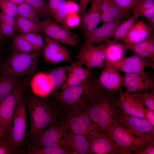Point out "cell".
Returning a JSON list of instances; mask_svg holds the SVG:
<instances>
[{
  "instance_id": "1",
  "label": "cell",
  "mask_w": 154,
  "mask_h": 154,
  "mask_svg": "<svg viewBox=\"0 0 154 154\" xmlns=\"http://www.w3.org/2000/svg\"><path fill=\"white\" fill-rule=\"evenodd\" d=\"M26 99L30 122L28 135L33 141L40 132L60 119L63 111L58 105L39 96H31Z\"/></svg>"
},
{
  "instance_id": "2",
  "label": "cell",
  "mask_w": 154,
  "mask_h": 154,
  "mask_svg": "<svg viewBox=\"0 0 154 154\" xmlns=\"http://www.w3.org/2000/svg\"><path fill=\"white\" fill-rule=\"evenodd\" d=\"M101 89L97 79L89 78L79 85L61 89L57 94L56 99L65 114H77L83 112L86 105Z\"/></svg>"
},
{
  "instance_id": "3",
  "label": "cell",
  "mask_w": 154,
  "mask_h": 154,
  "mask_svg": "<svg viewBox=\"0 0 154 154\" xmlns=\"http://www.w3.org/2000/svg\"><path fill=\"white\" fill-rule=\"evenodd\" d=\"M113 93L101 89L86 105L83 112L100 129L105 131L116 123L118 113Z\"/></svg>"
},
{
  "instance_id": "4",
  "label": "cell",
  "mask_w": 154,
  "mask_h": 154,
  "mask_svg": "<svg viewBox=\"0 0 154 154\" xmlns=\"http://www.w3.org/2000/svg\"><path fill=\"white\" fill-rule=\"evenodd\" d=\"M40 52H21L14 50L5 61L1 70L0 78L19 77L35 71Z\"/></svg>"
},
{
  "instance_id": "5",
  "label": "cell",
  "mask_w": 154,
  "mask_h": 154,
  "mask_svg": "<svg viewBox=\"0 0 154 154\" xmlns=\"http://www.w3.org/2000/svg\"><path fill=\"white\" fill-rule=\"evenodd\" d=\"M26 99L23 96L16 105L8 129V136L12 146L16 151L23 145L27 127Z\"/></svg>"
},
{
  "instance_id": "6",
  "label": "cell",
  "mask_w": 154,
  "mask_h": 154,
  "mask_svg": "<svg viewBox=\"0 0 154 154\" xmlns=\"http://www.w3.org/2000/svg\"><path fill=\"white\" fill-rule=\"evenodd\" d=\"M34 72H31L6 97L0 101V128L5 135L8 129L17 103L23 96Z\"/></svg>"
},
{
  "instance_id": "7",
  "label": "cell",
  "mask_w": 154,
  "mask_h": 154,
  "mask_svg": "<svg viewBox=\"0 0 154 154\" xmlns=\"http://www.w3.org/2000/svg\"><path fill=\"white\" fill-rule=\"evenodd\" d=\"M105 131L118 146L119 154H133L149 143L141 137L134 136L116 123L108 127Z\"/></svg>"
},
{
  "instance_id": "8",
  "label": "cell",
  "mask_w": 154,
  "mask_h": 154,
  "mask_svg": "<svg viewBox=\"0 0 154 154\" xmlns=\"http://www.w3.org/2000/svg\"><path fill=\"white\" fill-rule=\"evenodd\" d=\"M117 111L116 120L117 125L149 143L154 141V126L145 119L131 116L118 109Z\"/></svg>"
},
{
  "instance_id": "9",
  "label": "cell",
  "mask_w": 154,
  "mask_h": 154,
  "mask_svg": "<svg viewBox=\"0 0 154 154\" xmlns=\"http://www.w3.org/2000/svg\"><path fill=\"white\" fill-rule=\"evenodd\" d=\"M85 136L88 142L91 154H119V148L116 144L105 131L95 124Z\"/></svg>"
},
{
  "instance_id": "10",
  "label": "cell",
  "mask_w": 154,
  "mask_h": 154,
  "mask_svg": "<svg viewBox=\"0 0 154 154\" xmlns=\"http://www.w3.org/2000/svg\"><path fill=\"white\" fill-rule=\"evenodd\" d=\"M107 42L95 45L86 41L84 43L76 57V62L84 65L86 68H101L104 66L105 48Z\"/></svg>"
},
{
  "instance_id": "11",
  "label": "cell",
  "mask_w": 154,
  "mask_h": 154,
  "mask_svg": "<svg viewBox=\"0 0 154 154\" xmlns=\"http://www.w3.org/2000/svg\"><path fill=\"white\" fill-rule=\"evenodd\" d=\"M66 129L61 119H58L40 132L33 141L32 144L38 147H61Z\"/></svg>"
},
{
  "instance_id": "12",
  "label": "cell",
  "mask_w": 154,
  "mask_h": 154,
  "mask_svg": "<svg viewBox=\"0 0 154 154\" xmlns=\"http://www.w3.org/2000/svg\"><path fill=\"white\" fill-rule=\"evenodd\" d=\"M44 44L42 51L44 62L53 65L64 62H74L66 47L44 35Z\"/></svg>"
},
{
  "instance_id": "13",
  "label": "cell",
  "mask_w": 154,
  "mask_h": 154,
  "mask_svg": "<svg viewBox=\"0 0 154 154\" xmlns=\"http://www.w3.org/2000/svg\"><path fill=\"white\" fill-rule=\"evenodd\" d=\"M42 33L44 35L60 43L74 47L79 41L76 36L69 29L49 19L41 22Z\"/></svg>"
},
{
  "instance_id": "14",
  "label": "cell",
  "mask_w": 154,
  "mask_h": 154,
  "mask_svg": "<svg viewBox=\"0 0 154 154\" xmlns=\"http://www.w3.org/2000/svg\"><path fill=\"white\" fill-rule=\"evenodd\" d=\"M154 62L150 59L143 58L134 54L129 56L124 57L117 62L105 63L125 74H130L144 73L145 72V69L148 67L154 69Z\"/></svg>"
},
{
  "instance_id": "15",
  "label": "cell",
  "mask_w": 154,
  "mask_h": 154,
  "mask_svg": "<svg viewBox=\"0 0 154 154\" xmlns=\"http://www.w3.org/2000/svg\"><path fill=\"white\" fill-rule=\"evenodd\" d=\"M61 119L66 129L74 133L84 136L95 125L84 112L75 114H63Z\"/></svg>"
},
{
  "instance_id": "16",
  "label": "cell",
  "mask_w": 154,
  "mask_h": 154,
  "mask_svg": "<svg viewBox=\"0 0 154 154\" xmlns=\"http://www.w3.org/2000/svg\"><path fill=\"white\" fill-rule=\"evenodd\" d=\"M122 85L126 88V93H135L149 91L154 88L153 79L147 72L125 74L122 76Z\"/></svg>"
},
{
  "instance_id": "17",
  "label": "cell",
  "mask_w": 154,
  "mask_h": 154,
  "mask_svg": "<svg viewBox=\"0 0 154 154\" xmlns=\"http://www.w3.org/2000/svg\"><path fill=\"white\" fill-rule=\"evenodd\" d=\"M117 109L131 116L144 118L146 108L136 93H126L121 95L116 102Z\"/></svg>"
},
{
  "instance_id": "18",
  "label": "cell",
  "mask_w": 154,
  "mask_h": 154,
  "mask_svg": "<svg viewBox=\"0 0 154 154\" xmlns=\"http://www.w3.org/2000/svg\"><path fill=\"white\" fill-rule=\"evenodd\" d=\"M61 147L70 154H91L85 137L74 133L67 129L64 132Z\"/></svg>"
},
{
  "instance_id": "19",
  "label": "cell",
  "mask_w": 154,
  "mask_h": 154,
  "mask_svg": "<svg viewBox=\"0 0 154 154\" xmlns=\"http://www.w3.org/2000/svg\"><path fill=\"white\" fill-rule=\"evenodd\" d=\"M104 66L97 79L99 86L101 89L112 93L118 91L122 86V76L118 70L109 64L105 63Z\"/></svg>"
},
{
  "instance_id": "20",
  "label": "cell",
  "mask_w": 154,
  "mask_h": 154,
  "mask_svg": "<svg viewBox=\"0 0 154 154\" xmlns=\"http://www.w3.org/2000/svg\"><path fill=\"white\" fill-rule=\"evenodd\" d=\"M154 30L145 22L137 20L121 40L122 43L132 45L141 42L153 36Z\"/></svg>"
},
{
  "instance_id": "21",
  "label": "cell",
  "mask_w": 154,
  "mask_h": 154,
  "mask_svg": "<svg viewBox=\"0 0 154 154\" xmlns=\"http://www.w3.org/2000/svg\"><path fill=\"white\" fill-rule=\"evenodd\" d=\"M123 21L122 20L105 23L100 27H98L89 34L84 36L85 41L94 44L108 42Z\"/></svg>"
},
{
  "instance_id": "22",
  "label": "cell",
  "mask_w": 154,
  "mask_h": 154,
  "mask_svg": "<svg viewBox=\"0 0 154 154\" xmlns=\"http://www.w3.org/2000/svg\"><path fill=\"white\" fill-rule=\"evenodd\" d=\"M91 70L92 69L84 68L82 65L74 62L66 81L60 89L77 86L84 83L89 78Z\"/></svg>"
},
{
  "instance_id": "23",
  "label": "cell",
  "mask_w": 154,
  "mask_h": 154,
  "mask_svg": "<svg viewBox=\"0 0 154 154\" xmlns=\"http://www.w3.org/2000/svg\"><path fill=\"white\" fill-rule=\"evenodd\" d=\"M30 80L31 89L38 96L45 97L54 91L47 72H38L31 77Z\"/></svg>"
},
{
  "instance_id": "24",
  "label": "cell",
  "mask_w": 154,
  "mask_h": 154,
  "mask_svg": "<svg viewBox=\"0 0 154 154\" xmlns=\"http://www.w3.org/2000/svg\"><path fill=\"white\" fill-rule=\"evenodd\" d=\"M122 44L126 50L132 51L142 58H149L154 62L153 36L135 44L127 45L122 43Z\"/></svg>"
},
{
  "instance_id": "25",
  "label": "cell",
  "mask_w": 154,
  "mask_h": 154,
  "mask_svg": "<svg viewBox=\"0 0 154 154\" xmlns=\"http://www.w3.org/2000/svg\"><path fill=\"white\" fill-rule=\"evenodd\" d=\"M73 65V63L69 66H60L47 72L54 90L60 88L65 83Z\"/></svg>"
},
{
  "instance_id": "26",
  "label": "cell",
  "mask_w": 154,
  "mask_h": 154,
  "mask_svg": "<svg viewBox=\"0 0 154 154\" xmlns=\"http://www.w3.org/2000/svg\"><path fill=\"white\" fill-rule=\"evenodd\" d=\"M107 42L105 48V62H117L124 57L126 49L122 43L110 40Z\"/></svg>"
},
{
  "instance_id": "27",
  "label": "cell",
  "mask_w": 154,
  "mask_h": 154,
  "mask_svg": "<svg viewBox=\"0 0 154 154\" xmlns=\"http://www.w3.org/2000/svg\"><path fill=\"white\" fill-rule=\"evenodd\" d=\"M16 31L21 34L31 33H42L41 25L18 15L15 17Z\"/></svg>"
},
{
  "instance_id": "28",
  "label": "cell",
  "mask_w": 154,
  "mask_h": 154,
  "mask_svg": "<svg viewBox=\"0 0 154 154\" xmlns=\"http://www.w3.org/2000/svg\"><path fill=\"white\" fill-rule=\"evenodd\" d=\"M139 17L137 15L132 14L127 20L123 21L116 29L112 36V41L117 42L119 40H122Z\"/></svg>"
},
{
  "instance_id": "29",
  "label": "cell",
  "mask_w": 154,
  "mask_h": 154,
  "mask_svg": "<svg viewBox=\"0 0 154 154\" xmlns=\"http://www.w3.org/2000/svg\"><path fill=\"white\" fill-rule=\"evenodd\" d=\"M27 153L28 154H70L61 147H38L27 143Z\"/></svg>"
},
{
  "instance_id": "30",
  "label": "cell",
  "mask_w": 154,
  "mask_h": 154,
  "mask_svg": "<svg viewBox=\"0 0 154 154\" xmlns=\"http://www.w3.org/2000/svg\"><path fill=\"white\" fill-rule=\"evenodd\" d=\"M18 15L22 16L38 25L41 22L35 9L26 2L17 5Z\"/></svg>"
},
{
  "instance_id": "31",
  "label": "cell",
  "mask_w": 154,
  "mask_h": 154,
  "mask_svg": "<svg viewBox=\"0 0 154 154\" xmlns=\"http://www.w3.org/2000/svg\"><path fill=\"white\" fill-rule=\"evenodd\" d=\"M21 77H0V101L7 96L20 82Z\"/></svg>"
},
{
  "instance_id": "32",
  "label": "cell",
  "mask_w": 154,
  "mask_h": 154,
  "mask_svg": "<svg viewBox=\"0 0 154 154\" xmlns=\"http://www.w3.org/2000/svg\"><path fill=\"white\" fill-rule=\"evenodd\" d=\"M90 2V7L88 12L90 16V22L88 25L83 33L84 36L97 27L100 22L101 13L100 10L94 3Z\"/></svg>"
},
{
  "instance_id": "33",
  "label": "cell",
  "mask_w": 154,
  "mask_h": 154,
  "mask_svg": "<svg viewBox=\"0 0 154 154\" xmlns=\"http://www.w3.org/2000/svg\"><path fill=\"white\" fill-rule=\"evenodd\" d=\"M13 37L14 50L25 53L33 51V46L21 34H15Z\"/></svg>"
},
{
  "instance_id": "34",
  "label": "cell",
  "mask_w": 154,
  "mask_h": 154,
  "mask_svg": "<svg viewBox=\"0 0 154 154\" xmlns=\"http://www.w3.org/2000/svg\"><path fill=\"white\" fill-rule=\"evenodd\" d=\"M36 11L39 16L42 18H48L50 15L48 10L46 0H25Z\"/></svg>"
},
{
  "instance_id": "35",
  "label": "cell",
  "mask_w": 154,
  "mask_h": 154,
  "mask_svg": "<svg viewBox=\"0 0 154 154\" xmlns=\"http://www.w3.org/2000/svg\"><path fill=\"white\" fill-rule=\"evenodd\" d=\"M154 6V0H137L131 9L130 12L140 17L144 10Z\"/></svg>"
},
{
  "instance_id": "36",
  "label": "cell",
  "mask_w": 154,
  "mask_h": 154,
  "mask_svg": "<svg viewBox=\"0 0 154 154\" xmlns=\"http://www.w3.org/2000/svg\"><path fill=\"white\" fill-rule=\"evenodd\" d=\"M136 93L145 107L154 110V91H144Z\"/></svg>"
},
{
  "instance_id": "37",
  "label": "cell",
  "mask_w": 154,
  "mask_h": 154,
  "mask_svg": "<svg viewBox=\"0 0 154 154\" xmlns=\"http://www.w3.org/2000/svg\"><path fill=\"white\" fill-rule=\"evenodd\" d=\"M17 5L9 0H0V7L2 13L15 17L18 15Z\"/></svg>"
},
{
  "instance_id": "38",
  "label": "cell",
  "mask_w": 154,
  "mask_h": 154,
  "mask_svg": "<svg viewBox=\"0 0 154 154\" xmlns=\"http://www.w3.org/2000/svg\"><path fill=\"white\" fill-rule=\"evenodd\" d=\"M81 17L78 13L69 15L61 23L62 25L69 29L75 28L80 25Z\"/></svg>"
},
{
  "instance_id": "39",
  "label": "cell",
  "mask_w": 154,
  "mask_h": 154,
  "mask_svg": "<svg viewBox=\"0 0 154 154\" xmlns=\"http://www.w3.org/2000/svg\"><path fill=\"white\" fill-rule=\"evenodd\" d=\"M16 151L11 144L8 135L0 137V154H12Z\"/></svg>"
},
{
  "instance_id": "40",
  "label": "cell",
  "mask_w": 154,
  "mask_h": 154,
  "mask_svg": "<svg viewBox=\"0 0 154 154\" xmlns=\"http://www.w3.org/2000/svg\"><path fill=\"white\" fill-rule=\"evenodd\" d=\"M66 1L58 8L53 17L58 23H62L68 15Z\"/></svg>"
},
{
  "instance_id": "41",
  "label": "cell",
  "mask_w": 154,
  "mask_h": 154,
  "mask_svg": "<svg viewBox=\"0 0 154 154\" xmlns=\"http://www.w3.org/2000/svg\"><path fill=\"white\" fill-rule=\"evenodd\" d=\"M66 0H48L47 3V8L50 15L53 17L56 11Z\"/></svg>"
},
{
  "instance_id": "42",
  "label": "cell",
  "mask_w": 154,
  "mask_h": 154,
  "mask_svg": "<svg viewBox=\"0 0 154 154\" xmlns=\"http://www.w3.org/2000/svg\"><path fill=\"white\" fill-rule=\"evenodd\" d=\"M122 10L128 14L137 0H113Z\"/></svg>"
},
{
  "instance_id": "43",
  "label": "cell",
  "mask_w": 154,
  "mask_h": 154,
  "mask_svg": "<svg viewBox=\"0 0 154 154\" xmlns=\"http://www.w3.org/2000/svg\"><path fill=\"white\" fill-rule=\"evenodd\" d=\"M1 27L3 35L7 37H13L15 34V27L11 25L1 23Z\"/></svg>"
},
{
  "instance_id": "44",
  "label": "cell",
  "mask_w": 154,
  "mask_h": 154,
  "mask_svg": "<svg viewBox=\"0 0 154 154\" xmlns=\"http://www.w3.org/2000/svg\"><path fill=\"white\" fill-rule=\"evenodd\" d=\"M39 33H31L21 35L32 45L33 51L38 41Z\"/></svg>"
},
{
  "instance_id": "45",
  "label": "cell",
  "mask_w": 154,
  "mask_h": 154,
  "mask_svg": "<svg viewBox=\"0 0 154 154\" xmlns=\"http://www.w3.org/2000/svg\"><path fill=\"white\" fill-rule=\"evenodd\" d=\"M66 3L68 15L78 13L79 12V4L72 0H67Z\"/></svg>"
},
{
  "instance_id": "46",
  "label": "cell",
  "mask_w": 154,
  "mask_h": 154,
  "mask_svg": "<svg viewBox=\"0 0 154 154\" xmlns=\"http://www.w3.org/2000/svg\"><path fill=\"white\" fill-rule=\"evenodd\" d=\"M1 22L13 26L15 27V17L10 15L1 13Z\"/></svg>"
},
{
  "instance_id": "47",
  "label": "cell",
  "mask_w": 154,
  "mask_h": 154,
  "mask_svg": "<svg viewBox=\"0 0 154 154\" xmlns=\"http://www.w3.org/2000/svg\"><path fill=\"white\" fill-rule=\"evenodd\" d=\"M134 154H154V141L150 143L140 150L133 153Z\"/></svg>"
},
{
  "instance_id": "48",
  "label": "cell",
  "mask_w": 154,
  "mask_h": 154,
  "mask_svg": "<svg viewBox=\"0 0 154 154\" xmlns=\"http://www.w3.org/2000/svg\"><path fill=\"white\" fill-rule=\"evenodd\" d=\"M144 119L154 126V110L146 108L144 113Z\"/></svg>"
},
{
  "instance_id": "49",
  "label": "cell",
  "mask_w": 154,
  "mask_h": 154,
  "mask_svg": "<svg viewBox=\"0 0 154 154\" xmlns=\"http://www.w3.org/2000/svg\"><path fill=\"white\" fill-rule=\"evenodd\" d=\"M141 16L143 17L146 19L154 17V6L144 10L141 13Z\"/></svg>"
},
{
  "instance_id": "50",
  "label": "cell",
  "mask_w": 154,
  "mask_h": 154,
  "mask_svg": "<svg viewBox=\"0 0 154 154\" xmlns=\"http://www.w3.org/2000/svg\"><path fill=\"white\" fill-rule=\"evenodd\" d=\"M91 0H80L78 4L79 7L80 14L86 11L88 5Z\"/></svg>"
},
{
  "instance_id": "51",
  "label": "cell",
  "mask_w": 154,
  "mask_h": 154,
  "mask_svg": "<svg viewBox=\"0 0 154 154\" xmlns=\"http://www.w3.org/2000/svg\"><path fill=\"white\" fill-rule=\"evenodd\" d=\"M147 24L154 30V17L151 19H146Z\"/></svg>"
},
{
  "instance_id": "52",
  "label": "cell",
  "mask_w": 154,
  "mask_h": 154,
  "mask_svg": "<svg viewBox=\"0 0 154 154\" xmlns=\"http://www.w3.org/2000/svg\"><path fill=\"white\" fill-rule=\"evenodd\" d=\"M18 5L26 2L25 0H9Z\"/></svg>"
},
{
  "instance_id": "53",
  "label": "cell",
  "mask_w": 154,
  "mask_h": 154,
  "mask_svg": "<svg viewBox=\"0 0 154 154\" xmlns=\"http://www.w3.org/2000/svg\"><path fill=\"white\" fill-rule=\"evenodd\" d=\"M4 41V38L0 36V49L3 47Z\"/></svg>"
},
{
  "instance_id": "54",
  "label": "cell",
  "mask_w": 154,
  "mask_h": 154,
  "mask_svg": "<svg viewBox=\"0 0 154 154\" xmlns=\"http://www.w3.org/2000/svg\"><path fill=\"white\" fill-rule=\"evenodd\" d=\"M1 13H0V36L4 38V36L3 35V34L2 32L1 29V21H0V17H1Z\"/></svg>"
},
{
  "instance_id": "55",
  "label": "cell",
  "mask_w": 154,
  "mask_h": 154,
  "mask_svg": "<svg viewBox=\"0 0 154 154\" xmlns=\"http://www.w3.org/2000/svg\"><path fill=\"white\" fill-rule=\"evenodd\" d=\"M3 135V133L0 128V137H2Z\"/></svg>"
}]
</instances>
